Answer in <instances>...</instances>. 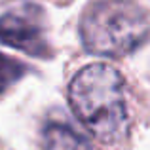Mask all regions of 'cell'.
I'll return each instance as SVG.
<instances>
[{
    "label": "cell",
    "instance_id": "1",
    "mask_svg": "<svg viewBox=\"0 0 150 150\" xmlns=\"http://www.w3.org/2000/svg\"><path fill=\"white\" fill-rule=\"evenodd\" d=\"M69 103L76 118L103 143H118L129 127L125 84L106 63L88 65L72 78Z\"/></svg>",
    "mask_w": 150,
    "mask_h": 150
},
{
    "label": "cell",
    "instance_id": "2",
    "mask_svg": "<svg viewBox=\"0 0 150 150\" xmlns=\"http://www.w3.org/2000/svg\"><path fill=\"white\" fill-rule=\"evenodd\" d=\"M84 48L103 57H122L150 34L146 11L129 0H101L86 10L80 23Z\"/></svg>",
    "mask_w": 150,
    "mask_h": 150
},
{
    "label": "cell",
    "instance_id": "5",
    "mask_svg": "<svg viewBox=\"0 0 150 150\" xmlns=\"http://www.w3.org/2000/svg\"><path fill=\"white\" fill-rule=\"evenodd\" d=\"M25 72H27V65L0 53V93H4L10 86L21 80Z\"/></svg>",
    "mask_w": 150,
    "mask_h": 150
},
{
    "label": "cell",
    "instance_id": "3",
    "mask_svg": "<svg viewBox=\"0 0 150 150\" xmlns=\"http://www.w3.org/2000/svg\"><path fill=\"white\" fill-rule=\"evenodd\" d=\"M0 42L29 55L48 57V42L44 38V29L33 10L11 11L0 17Z\"/></svg>",
    "mask_w": 150,
    "mask_h": 150
},
{
    "label": "cell",
    "instance_id": "4",
    "mask_svg": "<svg viewBox=\"0 0 150 150\" xmlns=\"http://www.w3.org/2000/svg\"><path fill=\"white\" fill-rule=\"evenodd\" d=\"M44 150H95L84 135L61 122H50L42 133Z\"/></svg>",
    "mask_w": 150,
    "mask_h": 150
}]
</instances>
